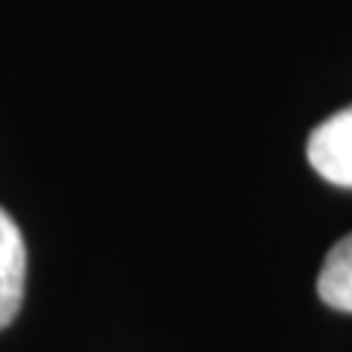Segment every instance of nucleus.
I'll return each mask as SVG.
<instances>
[{
  "instance_id": "f03ea898",
  "label": "nucleus",
  "mask_w": 352,
  "mask_h": 352,
  "mask_svg": "<svg viewBox=\"0 0 352 352\" xmlns=\"http://www.w3.org/2000/svg\"><path fill=\"white\" fill-rule=\"evenodd\" d=\"M27 282V247L12 217L0 208V329L18 317Z\"/></svg>"
},
{
  "instance_id": "7ed1b4c3",
  "label": "nucleus",
  "mask_w": 352,
  "mask_h": 352,
  "mask_svg": "<svg viewBox=\"0 0 352 352\" xmlns=\"http://www.w3.org/2000/svg\"><path fill=\"white\" fill-rule=\"evenodd\" d=\"M317 294L329 308L352 314V235L340 238L329 250L317 276Z\"/></svg>"
},
{
  "instance_id": "f257e3e1",
  "label": "nucleus",
  "mask_w": 352,
  "mask_h": 352,
  "mask_svg": "<svg viewBox=\"0 0 352 352\" xmlns=\"http://www.w3.org/2000/svg\"><path fill=\"white\" fill-rule=\"evenodd\" d=\"M308 162L326 182L352 188V106L326 118L308 135Z\"/></svg>"
}]
</instances>
